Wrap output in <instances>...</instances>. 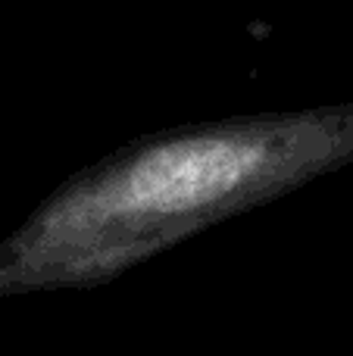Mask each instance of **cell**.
<instances>
[{"label":"cell","mask_w":353,"mask_h":356,"mask_svg":"<svg viewBox=\"0 0 353 356\" xmlns=\"http://www.w3.org/2000/svg\"><path fill=\"white\" fill-rule=\"evenodd\" d=\"M353 163V104L144 138L56 184L0 238V300L91 291Z\"/></svg>","instance_id":"obj_1"}]
</instances>
